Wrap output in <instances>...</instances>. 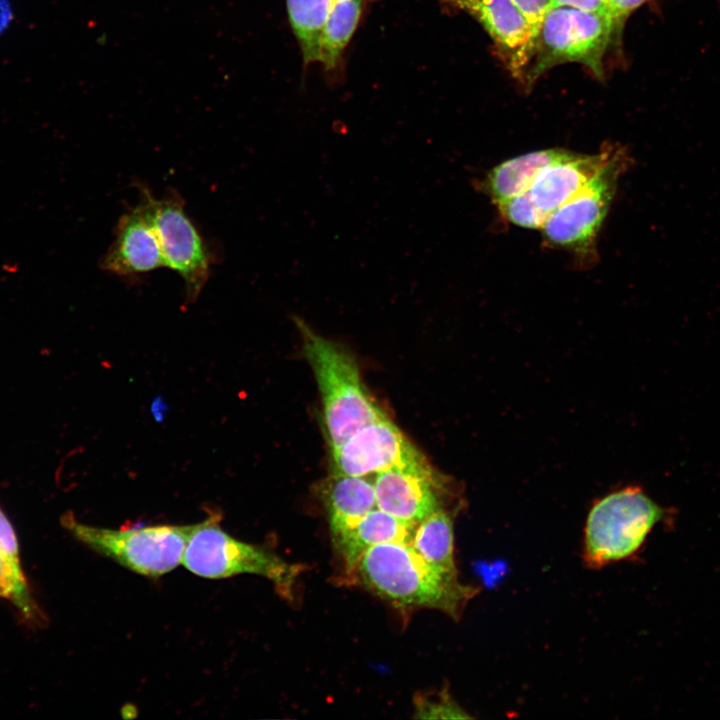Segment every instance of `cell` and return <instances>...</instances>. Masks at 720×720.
<instances>
[{
    "label": "cell",
    "instance_id": "cell-1",
    "mask_svg": "<svg viewBox=\"0 0 720 720\" xmlns=\"http://www.w3.org/2000/svg\"><path fill=\"white\" fill-rule=\"evenodd\" d=\"M352 573L367 589L400 608H431L458 619L479 589L430 565L411 544L381 543L365 551Z\"/></svg>",
    "mask_w": 720,
    "mask_h": 720
},
{
    "label": "cell",
    "instance_id": "cell-2",
    "mask_svg": "<svg viewBox=\"0 0 720 720\" xmlns=\"http://www.w3.org/2000/svg\"><path fill=\"white\" fill-rule=\"evenodd\" d=\"M294 322L319 388L324 425L333 449L363 426L386 415L367 392L351 353L316 333L299 317H294Z\"/></svg>",
    "mask_w": 720,
    "mask_h": 720
},
{
    "label": "cell",
    "instance_id": "cell-3",
    "mask_svg": "<svg viewBox=\"0 0 720 720\" xmlns=\"http://www.w3.org/2000/svg\"><path fill=\"white\" fill-rule=\"evenodd\" d=\"M621 32L605 14L572 6H554L547 13L534 40L523 79L531 86L548 69L576 62L603 78V59Z\"/></svg>",
    "mask_w": 720,
    "mask_h": 720
},
{
    "label": "cell",
    "instance_id": "cell-4",
    "mask_svg": "<svg viewBox=\"0 0 720 720\" xmlns=\"http://www.w3.org/2000/svg\"><path fill=\"white\" fill-rule=\"evenodd\" d=\"M665 516V510L638 487L606 495L593 505L586 519L585 562L600 568L631 557Z\"/></svg>",
    "mask_w": 720,
    "mask_h": 720
},
{
    "label": "cell",
    "instance_id": "cell-5",
    "mask_svg": "<svg viewBox=\"0 0 720 720\" xmlns=\"http://www.w3.org/2000/svg\"><path fill=\"white\" fill-rule=\"evenodd\" d=\"M62 524L93 551L147 577L162 576L182 564L194 528L165 524L116 530L81 523L71 513L63 516Z\"/></svg>",
    "mask_w": 720,
    "mask_h": 720
},
{
    "label": "cell",
    "instance_id": "cell-6",
    "mask_svg": "<svg viewBox=\"0 0 720 720\" xmlns=\"http://www.w3.org/2000/svg\"><path fill=\"white\" fill-rule=\"evenodd\" d=\"M220 519L213 512L203 522L194 524L182 558L185 568L209 579L259 575L272 581L288 597L298 568L263 547L234 538L220 527Z\"/></svg>",
    "mask_w": 720,
    "mask_h": 720
},
{
    "label": "cell",
    "instance_id": "cell-7",
    "mask_svg": "<svg viewBox=\"0 0 720 720\" xmlns=\"http://www.w3.org/2000/svg\"><path fill=\"white\" fill-rule=\"evenodd\" d=\"M140 203L158 236L165 267L177 272L184 282L185 305L194 303L210 275L211 250L187 215L184 200L177 192L171 191L158 199L142 188Z\"/></svg>",
    "mask_w": 720,
    "mask_h": 720
},
{
    "label": "cell",
    "instance_id": "cell-8",
    "mask_svg": "<svg viewBox=\"0 0 720 720\" xmlns=\"http://www.w3.org/2000/svg\"><path fill=\"white\" fill-rule=\"evenodd\" d=\"M627 161L626 152L615 149L610 160L582 190L548 214L541 228L545 239L575 251L590 248Z\"/></svg>",
    "mask_w": 720,
    "mask_h": 720
},
{
    "label": "cell",
    "instance_id": "cell-9",
    "mask_svg": "<svg viewBox=\"0 0 720 720\" xmlns=\"http://www.w3.org/2000/svg\"><path fill=\"white\" fill-rule=\"evenodd\" d=\"M330 450L335 474L368 477L392 468L432 470L424 455L387 416L363 426Z\"/></svg>",
    "mask_w": 720,
    "mask_h": 720
},
{
    "label": "cell",
    "instance_id": "cell-10",
    "mask_svg": "<svg viewBox=\"0 0 720 720\" xmlns=\"http://www.w3.org/2000/svg\"><path fill=\"white\" fill-rule=\"evenodd\" d=\"M449 8L474 18L492 39L498 54L515 77L523 79L533 46L532 29L511 0H443Z\"/></svg>",
    "mask_w": 720,
    "mask_h": 720
},
{
    "label": "cell",
    "instance_id": "cell-11",
    "mask_svg": "<svg viewBox=\"0 0 720 720\" xmlns=\"http://www.w3.org/2000/svg\"><path fill=\"white\" fill-rule=\"evenodd\" d=\"M373 484L377 508L403 521L418 524L444 509L433 469L392 468L377 473Z\"/></svg>",
    "mask_w": 720,
    "mask_h": 720
},
{
    "label": "cell",
    "instance_id": "cell-12",
    "mask_svg": "<svg viewBox=\"0 0 720 720\" xmlns=\"http://www.w3.org/2000/svg\"><path fill=\"white\" fill-rule=\"evenodd\" d=\"M100 266L119 276L139 275L165 266L158 236L140 202L119 218L115 240Z\"/></svg>",
    "mask_w": 720,
    "mask_h": 720
},
{
    "label": "cell",
    "instance_id": "cell-13",
    "mask_svg": "<svg viewBox=\"0 0 720 720\" xmlns=\"http://www.w3.org/2000/svg\"><path fill=\"white\" fill-rule=\"evenodd\" d=\"M615 149L608 147L598 154L572 152L543 169L529 192L536 204L547 213L560 207L582 190L610 160Z\"/></svg>",
    "mask_w": 720,
    "mask_h": 720
},
{
    "label": "cell",
    "instance_id": "cell-14",
    "mask_svg": "<svg viewBox=\"0 0 720 720\" xmlns=\"http://www.w3.org/2000/svg\"><path fill=\"white\" fill-rule=\"evenodd\" d=\"M416 526V523L403 521L375 508L332 537L346 569L352 572L360 556L375 545L388 542L410 544Z\"/></svg>",
    "mask_w": 720,
    "mask_h": 720
},
{
    "label": "cell",
    "instance_id": "cell-15",
    "mask_svg": "<svg viewBox=\"0 0 720 720\" xmlns=\"http://www.w3.org/2000/svg\"><path fill=\"white\" fill-rule=\"evenodd\" d=\"M332 535L352 525L377 508L373 482L367 476L332 473L319 487Z\"/></svg>",
    "mask_w": 720,
    "mask_h": 720
},
{
    "label": "cell",
    "instance_id": "cell-16",
    "mask_svg": "<svg viewBox=\"0 0 720 720\" xmlns=\"http://www.w3.org/2000/svg\"><path fill=\"white\" fill-rule=\"evenodd\" d=\"M572 154L561 148L526 153L503 161L486 175L481 186L497 204L529 191L537 175L547 166Z\"/></svg>",
    "mask_w": 720,
    "mask_h": 720
},
{
    "label": "cell",
    "instance_id": "cell-17",
    "mask_svg": "<svg viewBox=\"0 0 720 720\" xmlns=\"http://www.w3.org/2000/svg\"><path fill=\"white\" fill-rule=\"evenodd\" d=\"M364 0H333L321 32L317 62L325 70L335 69L362 15Z\"/></svg>",
    "mask_w": 720,
    "mask_h": 720
},
{
    "label": "cell",
    "instance_id": "cell-18",
    "mask_svg": "<svg viewBox=\"0 0 720 720\" xmlns=\"http://www.w3.org/2000/svg\"><path fill=\"white\" fill-rule=\"evenodd\" d=\"M411 546L437 569L457 573L454 558V527L449 513L438 510L419 522Z\"/></svg>",
    "mask_w": 720,
    "mask_h": 720
},
{
    "label": "cell",
    "instance_id": "cell-19",
    "mask_svg": "<svg viewBox=\"0 0 720 720\" xmlns=\"http://www.w3.org/2000/svg\"><path fill=\"white\" fill-rule=\"evenodd\" d=\"M333 0H286L288 19L304 64L317 62L321 32Z\"/></svg>",
    "mask_w": 720,
    "mask_h": 720
},
{
    "label": "cell",
    "instance_id": "cell-20",
    "mask_svg": "<svg viewBox=\"0 0 720 720\" xmlns=\"http://www.w3.org/2000/svg\"><path fill=\"white\" fill-rule=\"evenodd\" d=\"M0 597L11 601L27 618L39 619L20 561L0 549Z\"/></svg>",
    "mask_w": 720,
    "mask_h": 720
},
{
    "label": "cell",
    "instance_id": "cell-21",
    "mask_svg": "<svg viewBox=\"0 0 720 720\" xmlns=\"http://www.w3.org/2000/svg\"><path fill=\"white\" fill-rule=\"evenodd\" d=\"M497 206L510 223L530 229H541L549 214L536 204L529 191L503 200Z\"/></svg>",
    "mask_w": 720,
    "mask_h": 720
},
{
    "label": "cell",
    "instance_id": "cell-22",
    "mask_svg": "<svg viewBox=\"0 0 720 720\" xmlns=\"http://www.w3.org/2000/svg\"><path fill=\"white\" fill-rule=\"evenodd\" d=\"M415 718L418 719H464L470 718L451 698L447 690L437 694H418L414 697Z\"/></svg>",
    "mask_w": 720,
    "mask_h": 720
},
{
    "label": "cell",
    "instance_id": "cell-23",
    "mask_svg": "<svg viewBox=\"0 0 720 720\" xmlns=\"http://www.w3.org/2000/svg\"><path fill=\"white\" fill-rule=\"evenodd\" d=\"M529 23L534 37L538 34L541 25L554 6L553 0H511Z\"/></svg>",
    "mask_w": 720,
    "mask_h": 720
},
{
    "label": "cell",
    "instance_id": "cell-24",
    "mask_svg": "<svg viewBox=\"0 0 720 720\" xmlns=\"http://www.w3.org/2000/svg\"><path fill=\"white\" fill-rule=\"evenodd\" d=\"M648 0H606L609 15L622 33L623 25L629 15Z\"/></svg>",
    "mask_w": 720,
    "mask_h": 720
},
{
    "label": "cell",
    "instance_id": "cell-25",
    "mask_svg": "<svg viewBox=\"0 0 720 720\" xmlns=\"http://www.w3.org/2000/svg\"><path fill=\"white\" fill-rule=\"evenodd\" d=\"M0 549L19 559V545L12 524L0 507Z\"/></svg>",
    "mask_w": 720,
    "mask_h": 720
},
{
    "label": "cell",
    "instance_id": "cell-26",
    "mask_svg": "<svg viewBox=\"0 0 720 720\" xmlns=\"http://www.w3.org/2000/svg\"><path fill=\"white\" fill-rule=\"evenodd\" d=\"M553 4L554 6H572L610 16L606 0H553Z\"/></svg>",
    "mask_w": 720,
    "mask_h": 720
},
{
    "label": "cell",
    "instance_id": "cell-27",
    "mask_svg": "<svg viewBox=\"0 0 720 720\" xmlns=\"http://www.w3.org/2000/svg\"><path fill=\"white\" fill-rule=\"evenodd\" d=\"M12 19L8 0H0V34L5 31Z\"/></svg>",
    "mask_w": 720,
    "mask_h": 720
},
{
    "label": "cell",
    "instance_id": "cell-28",
    "mask_svg": "<svg viewBox=\"0 0 720 720\" xmlns=\"http://www.w3.org/2000/svg\"><path fill=\"white\" fill-rule=\"evenodd\" d=\"M151 412L156 419V421L161 422L163 421L165 414L167 412V405L164 402V400L161 398V396L155 398L151 404Z\"/></svg>",
    "mask_w": 720,
    "mask_h": 720
}]
</instances>
